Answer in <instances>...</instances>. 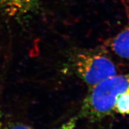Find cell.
Instances as JSON below:
<instances>
[{
	"label": "cell",
	"mask_w": 129,
	"mask_h": 129,
	"mask_svg": "<svg viewBox=\"0 0 129 129\" xmlns=\"http://www.w3.org/2000/svg\"><path fill=\"white\" fill-rule=\"evenodd\" d=\"M129 90V74L115 75L90 88L82 104L81 114L91 120H100L114 111L118 97Z\"/></svg>",
	"instance_id": "cell-1"
},
{
	"label": "cell",
	"mask_w": 129,
	"mask_h": 129,
	"mask_svg": "<svg viewBox=\"0 0 129 129\" xmlns=\"http://www.w3.org/2000/svg\"><path fill=\"white\" fill-rule=\"evenodd\" d=\"M75 68L78 76L90 88L117 75L114 62L107 56L100 53L79 54L75 60Z\"/></svg>",
	"instance_id": "cell-2"
},
{
	"label": "cell",
	"mask_w": 129,
	"mask_h": 129,
	"mask_svg": "<svg viewBox=\"0 0 129 129\" xmlns=\"http://www.w3.org/2000/svg\"><path fill=\"white\" fill-rule=\"evenodd\" d=\"M41 0H0V13L11 18L18 19L36 13Z\"/></svg>",
	"instance_id": "cell-3"
},
{
	"label": "cell",
	"mask_w": 129,
	"mask_h": 129,
	"mask_svg": "<svg viewBox=\"0 0 129 129\" xmlns=\"http://www.w3.org/2000/svg\"><path fill=\"white\" fill-rule=\"evenodd\" d=\"M111 47L117 55L129 59V25L116 35L112 41Z\"/></svg>",
	"instance_id": "cell-4"
},
{
	"label": "cell",
	"mask_w": 129,
	"mask_h": 129,
	"mask_svg": "<svg viewBox=\"0 0 129 129\" xmlns=\"http://www.w3.org/2000/svg\"><path fill=\"white\" fill-rule=\"evenodd\" d=\"M114 111L121 115H129V90L118 97Z\"/></svg>",
	"instance_id": "cell-5"
},
{
	"label": "cell",
	"mask_w": 129,
	"mask_h": 129,
	"mask_svg": "<svg viewBox=\"0 0 129 129\" xmlns=\"http://www.w3.org/2000/svg\"><path fill=\"white\" fill-rule=\"evenodd\" d=\"M77 118L72 117L60 126L53 129H75L77 125Z\"/></svg>",
	"instance_id": "cell-6"
},
{
	"label": "cell",
	"mask_w": 129,
	"mask_h": 129,
	"mask_svg": "<svg viewBox=\"0 0 129 129\" xmlns=\"http://www.w3.org/2000/svg\"><path fill=\"white\" fill-rule=\"evenodd\" d=\"M0 129H32L29 125L21 123V122H14L7 124L4 127H1Z\"/></svg>",
	"instance_id": "cell-7"
},
{
	"label": "cell",
	"mask_w": 129,
	"mask_h": 129,
	"mask_svg": "<svg viewBox=\"0 0 129 129\" xmlns=\"http://www.w3.org/2000/svg\"><path fill=\"white\" fill-rule=\"evenodd\" d=\"M1 106H0V118H1Z\"/></svg>",
	"instance_id": "cell-8"
}]
</instances>
